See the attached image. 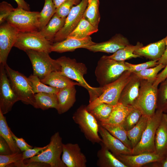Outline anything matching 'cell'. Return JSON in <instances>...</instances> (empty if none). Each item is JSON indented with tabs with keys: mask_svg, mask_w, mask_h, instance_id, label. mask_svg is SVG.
Instances as JSON below:
<instances>
[{
	"mask_svg": "<svg viewBox=\"0 0 167 167\" xmlns=\"http://www.w3.org/2000/svg\"><path fill=\"white\" fill-rule=\"evenodd\" d=\"M56 60L61 66L60 71L62 74L76 81L80 86L87 90L89 96V103L92 102L101 95L104 91V87H92L84 79V75L87 72V68L85 64L77 62L75 59L65 56L61 57Z\"/></svg>",
	"mask_w": 167,
	"mask_h": 167,
	"instance_id": "cell-1",
	"label": "cell"
},
{
	"mask_svg": "<svg viewBox=\"0 0 167 167\" xmlns=\"http://www.w3.org/2000/svg\"><path fill=\"white\" fill-rule=\"evenodd\" d=\"M125 61H116L103 55L98 61L95 73L101 87H104L117 79L128 69Z\"/></svg>",
	"mask_w": 167,
	"mask_h": 167,
	"instance_id": "cell-2",
	"label": "cell"
},
{
	"mask_svg": "<svg viewBox=\"0 0 167 167\" xmlns=\"http://www.w3.org/2000/svg\"><path fill=\"white\" fill-rule=\"evenodd\" d=\"M63 144L59 133L57 132L51 137L47 147L39 154L24 160V163L36 161L47 164L50 167H66L61 158Z\"/></svg>",
	"mask_w": 167,
	"mask_h": 167,
	"instance_id": "cell-3",
	"label": "cell"
},
{
	"mask_svg": "<svg viewBox=\"0 0 167 167\" xmlns=\"http://www.w3.org/2000/svg\"><path fill=\"white\" fill-rule=\"evenodd\" d=\"M133 73L129 71H124L116 80L104 87L101 95L86 106L87 109L89 111L98 105L106 103L115 105L118 102L121 93L126 84L131 79Z\"/></svg>",
	"mask_w": 167,
	"mask_h": 167,
	"instance_id": "cell-4",
	"label": "cell"
},
{
	"mask_svg": "<svg viewBox=\"0 0 167 167\" xmlns=\"http://www.w3.org/2000/svg\"><path fill=\"white\" fill-rule=\"evenodd\" d=\"M40 12L24 10L18 7L7 17L6 22L19 32L40 31Z\"/></svg>",
	"mask_w": 167,
	"mask_h": 167,
	"instance_id": "cell-5",
	"label": "cell"
},
{
	"mask_svg": "<svg viewBox=\"0 0 167 167\" xmlns=\"http://www.w3.org/2000/svg\"><path fill=\"white\" fill-rule=\"evenodd\" d=\"M72 118L88 140L93 143L102 142V139L98 135L99 124L87 109L86 106H80L73 114Z\"/></svg>",
	"mask_w": 167,
	"mask_h": 167,
	"instance_id": "cell-6",
	"label": "cell"
},
{
	"mask_svg": "<svg viewBox=\"0 0 167 167\" xmlns=\"http://www.w3.org/2000/svg\"><path fill=\"white\" fill-rule=\"evenodd\" d=\"M5 66L12 88L19 100L24 104L34 106L35 94L28 78L12 69L7 64Z\"/></svg>",
	"mask_w": 167,
	"mask_h": 167,
	"instance_id": "cell-7",
	"label": "cell"
},
{
	"mask_svg": "<svg viewBox=\"0 0 167 167\" xmlns=\"http://www.w3.org/2000/svg\"><path fill=\"white\" fill-rule=\"evenodd\" d=\"M157 89L158 87L153 83L141 80L139 96L134 107L148 118L153 115L156 110Z\"/></svg>",
	"mask_w": 167,
	"mask_h": 167,
	"instance_id": "cell-8",
	"label": "cell"
},
{
	"mask_svg": "<svg viewBox=\"0 0 167 167\" xmlns=\"http://www.w3.org/2000/svg\"><path fill=\"white\" fill-rule=\"evenodd\" d=\"M32 63L33 75L41 80L51 72L61 71V67L56 60L52 58L49 53L33 50L25 51Z\"/></svg>",
	"mask_w": 167,
	"mask_h": 167,
	"instance_id": "cell-9",
	"label": "cell"
},
{
	"mask_svg": "<svg viewBox=\"0 0 167 167\" xmlns=\"http://www.w3.org/2000/svg\"><path fill=\"white\" fill-rule=\"evenodd\" d=\"M163 113L156 110L154 114L148 118L147 126L139 142L132 149V155L144 152H155V137L156 131Z\"/></svg>",
	"mask_w": 167,
	"mask_h": 167,
	"instance_id": "cell-10",
	"label": "cell"
},
{
	"mask_svg": "<svg viewBox=\"0 0 167 167\" xmlns=\"http://www.w3.org/2000/svg\"><path fill=\"white\" fill-rule=\"evenodd\" d=\"M52 44L39 31L19 32L14 46L25 52L33 50L50 53Z\"/></svg>",
	"mask_w": 167,
	"mask_h": 167,
	"instance_id": "cell-11",
	"label": "cell"
},
{
	"mask_svg": "<svg viewBox=\"0 0 167 167\" xmlns=\"http://www.w3.org/2000/svg\"><path fill=\"white\" fill-rule=\"evenodd\" d=\"M5 66L0 64V111L3 114L10 112L14 104L20 101L12 88Z\"/></svg>",
	"mask_w": 167,
	"mask_h": 167,
	"instance_id": "cell-12",
	"label": "cell"
},
{
	"mask_svg": "<svg viewBox=\"0 0 167 167\" xmlns=\"http://www.w3.org/2000/svg\"><path fill=\"white\" fill-rule=\"evenodd\" d=\"M88 0H82L79 4L72 7L66 18L63 26L56 34L53 42H60L64 40L75 29L83 16Z\"/></svg>",
	"mask_w": 167,
	"mask_h": 167,
	"instance_id": "cell-13",
	"label": "cell"
},
{
	"mask_svg": "<svg viewBox=\"0 0 167 167\" xmlns=\"http://www.w3.org/2000/svg\"><path fill=\"white\" fill-rule=\"evenodd\" d=\"M19 32L7 22L0 26V64L5 65L8 55Z\"/></svg>",
	"mask_w": 167,
	"mask_h": 167,
	"instance_id": "cell-14",
	"label": "cell"
},
{
	"mask_svg": "<svg viewBox=\"0 0 167 167\" xmlns=\"http://www.w3.org/2000/svg\"><path fill=\"white\" fill-rule=\"evenodd\" d=\"M62 160L66 167H86L87 160L77 143L63 144Z\"/></svg>",
	"mask_w": 167,
	"mask_h": 167,
	"instance_id": "cell-15",
	"label": "cell"
},
{
	"mask_svg": "<svg viewBox=\"0 0 167 167\" xmlns=\"http://www.w3.org/2000/svg\"><path fill=\"white\" fill-rule=\"evenodd\" d=\"M142 79L133 73L131 79L122 91L118 102L128 107L134 106L139 96Z\"/></svg>",
	"mask_w": 167,
	"mask_h": 167,
	"instance_id": "cell-16",
	"label": "cell"
},
{
	"mask_svg": "<svg viewBox=\"0 0 167 167\" xmlns=\"http://www.w3.org/2000/svg\"><path fill=\"white\" fill-rule=\"evenodd\" d=\"M96 43L92 41L90 36L83 39L67 38L61 41L52 43L50 48V52L62 53L73 51L77 49L80 48L87 49Z\"/></svg>",
	"mask_w": 167,
	"mask_h": 167,
	"instance_id": "cell-17",
	"label": "cell"
},
{
	"mask_svg": "<svg viewBox=\"0 0 167 167\" xmlns=\"http://www.w3.org/2000/svg\"><path fill=\"white\" fill-rule=\"evenodd\" d=\"M99 133L102 139V142L115 156L120 154L132 155V149L126 147L100 124Z\"/></svg>",
	"mask_w": 167,
	"mask_h": 167,
	"instance_id": "cell-18",
	"label": "cell"
},
{
	"mask_svg": "<svg viewBox=\"0 0 167 167\" xmlns=\"http://www.w3.org/2000/svg\"><path fill=\"white\" fill-rule=\"evenodd\" d=\"M115 156L127 167H141L159 161L162 157L155 152H144L135 155L120 154Z\"/></svg>",
	"mask_w": 167,
	"mask_h": 167,
	"instance_id": "cell-19",
	"label": "cell"
},
{
	"mask_svg": "<svg viewBox=\"0 0 167 167\" xmlns=\"http://www.w3.org/2000/svg\"><path fill=\"white\" fill-rule=\"evenodd\" d=\"M128 40L120 34H117L109 40L101 43H96L87 49L93 52L114 53L118 50L130 45Z\"/></svg>",
	"mask_w": 167,
	"mask_h": 167,
	"instance_id": "cell-20",
	"label": "cell"
},
{
	"mask_svg": "<svg viewBox=\"0 0 167 167\" xmlns=\"http://www.w3.org/2000/svg\"><path fill=\"white\" fill-rule=\"evenodd\" d=\"M167 36L158 41L143 46L135 50L134 54L151 60H159L164 54L166 48Z\"/></svg>",
	"mask_w": 167,
	"mask_h": 167,
	"instance_id": "cell-21",
	"label": "cell"
},
{
	"mask_svg": "<svg viewBox=\"0 0 167 167\" xmlns=\"http://www.w3.org/2000/svg\"><path fill=\"white\" fill-rule=\"evenodd\" d=\"M76 91L75 85L68 86L60 89L56 94L58 105L57 111L59 114L68 111L76 101Z\"/></svg>",
	"mask_w": 167,
	"mask_h": 167,
	"instance_id": "cell-22",
	"label": "cell"
},
{
	"mask_svg": "<svg viewBox=\"0 0 167 167\" xmlns=\"http://www.w3.org/2000/svg\"><path fill=\"white\" fill-rule=\"evenodd\" d=\"M155 152L161 156L167 152V114L163 113L155 137Z\"/></svg>",
	"mask_w": 167,
	"mask_h": 167,
	"instance_id": "cell-23",
	"label": "cell"
},
{
	"mask_svg": "<svg viewBox=\"0 0 167 167\" xmlns=\"http://www.w3.org/2000/svg\"><path fill=\"white\" fill-rule=\"evenodd\" d=\"M101 148L97 153L96 165L99 167H127L101 142Z\"/></svg>",
	"mask_w": 167,
	"mask_h": 167,
	"instance_id": "cell-24",
	"label": "cell"
},
{
	"mask_svg": "<svg viewBox=\"0 0 167 167\" xmlns=\"http://www.w3.org/2000/svg\"><path fill=\"white\" fill-rule=\"evenodd\" d=\"M42 83L59 89L72 85L80 86L77 82L62 74L60 71H56L49 73L44 79L41 80Z\"/></svg>",
	"mask_w": 167,
	"mask_h": 167,
	"instance_id": "cell-25",
	"label": "cell"
},
{
	"mask_svg": "<svg viewBox=\"0 0 167 167\" xmlns=\"http://www.w3.org/2000/svg\"><path fill=\"white\" fill-rule=\"evenodd\" d=\"M66 18H62L55 13L47 25L39 31L47 40L52 42L56 34L63 26Z\"/></svg>",
	"mask_w": 167,
	"mask_h": 167,
	"instance_id": "cell-26",
	"label": "cell"
},
{
	"mask_svg": "<svg viewBox=\"0 0 167 167\" xmlns=\"http://www.w3.org/2000/svg\"><path fill=\"white\" fill-rule=\"evenodd\" d=\"M34 107L43 110L49 108L57 110L58 103L56 94L46 92H39L35 94Z\"/></svg>",
	"mask_w": 167,
	"mask_h": 167,
	"instance_id": "cell-27",
	"label": "cell"
},
{
	"mask_svg": "<svg viewBox=\"0 0 167 167\" xmlns=\"http://www.w3.org/2000/svg\"><path fill=\"white\" fill-rule=\"evenodd\" d=\"M98 31V28L83 16L76 27L66 38L83 39L90 36Z\"/></svg>",
	"mask_w": 167,
	"mask_h": 167,
	"instance_id": "cell-28",
	"label": "cell"
},
{
	"mask_svg": "<svg viewBox=\"0 0 167 167\" xmlns=\"http://www.w3.org/2000/svg\"><path fill=\"white\" fill-rule=\"evenodd\" d=\"M131 107L125 106L118 102L113 105L112 112L109 118L106 121L100 124H123L125 118Z\"/></svg>",
	"mask_w": 167,
	"mask_h": 167,
	"instance_id": "cell-29",
	"label": "cell"
},
{
	"mask_svg": "<svg viewBox=\"0 0 167 167\" xmlns=\"http://www.w3.org/2000/svg\"><path fill=\"white\" fill-rule=\"evenodd\" d=\"M148 118L142 115L138 123L132 128L127 131V136L132 149L140 141L147 126Z\"/></svg>",
	"mask_w": 167,
	"mask_h": 167,
	"instance_id": "cell-30",
	"label": "cell"
},
{
	"mask_svg": "<svg viewBox=\"0 0 167 167\" xmlns=\"http://www.w3.org/2000/svg\"><path fill=\"white\" fill-rule=\"evenodd\" d=\"M143 46V44L138 42L135 45H128L117 51L110 56H107L110 59L119 61H124L133 58L140 57L134 54V51Z\"/></svg>",
	"mask_w": 167,
	"mask_h": 167,
	"instance_id": "cell-31",
	"label": "cell"
},
{
	"mask_svg": "<svg viewBox=\"0 0 167 167\" xmlns=\"http://www.w3.org/2000/svg\"><path fill=\"white\" fill-rule=\"evenodd\" d=\"M11 131L8 126L5 117L0 111V136L6 142L13 153L20 152L21 151L12 137Z\"/></svg>",
	"mask_w": 167,
	"mask_h": 167,
	"instance_id": "cell-32",
	"label": "cell"
},
{
	"mask_svg": "<svg viewBox=\"0 0 167 167\" xmlns=\"http://www.w3.org/2000/svg\"><path fill=\"white\" fill-rule=\"evenodd\" d=\"M99 0H88L83 16L94 26L98 28L100 20L99 7Z\"/></svg>",
	"mask_w": 167,
	"mask_h": 167,
	"instance_id": "cell-33",
	"label": "cell"
},
{
	"mask_svg": "<svg viewBox=\"0 0 167 167\" xmlns=\"http://www.w3.org/2000/svg\"><path fill=\"white\" fill-rule=\"evenodd\" d=\"M100 124L113 136L122 142L126 147L132 149L131 143L127 136V131L124 129L122 125Z\"/></svg>",
	"mask_w": 167,
	"mask_h": 167,
	"instance_id": "cell-34",
	"label": "cell"
},
{
	"mask_svg": "<svg viewBox=\"0 0 167 167\" xmlns=\"http://www.w3.org/2000/svg\"><path fill=\"white\" fill-rule=\"evenodd\" d=\"M56 8L52 0H45L43 7L40 12L39 19L40 24V31L48 23L56 13Z\"/></svg>",
	"mask_w": 167,
	"mask_h": 167,
	"instance_id": "cell-35",
	"label": "cell"
},
{
	"mask_svg": "<svg viewBox=\"0 0 167 167\" xmlns=\"http://www.w3.org/2000/svg\"><path fill=\"white\" fill-rule=\"evenodd\" d=\"M28 78L31 83L33 92L35 94L39 92L57 94L60 90L46 85L41 82L40 79L36 76L31 75Z\"/></svg>",
	"mask_w": 167,
	"mask_h": 167,
	"instance_id": "cell-36",
	"label": "cell"
},
{
	"mask_svg": "<svg viewBox=\"0 0 167 167\" xmlns=\"http://www.w3.org/2000/svg\"><path fill=\"white\" fill-rule=\"evenodd\" d=\"M113 105L103 103L88 111L100 122L107 120L112 112Z\"/></svg>",
	"mask_w": 167,
	"mask_h": 167,
	"instance_id": "cell-37",
	"label": "cell"
},
{
	"mask_svg": "<svg viewBox=\"0 0 167 167\" xmlns=\"http://www.w3.org/2000/svg\"><path fill=\"white\" fill-rule=\"evenodd\" d=\"M156 110L167 113V78L161 83L158 88Z\"/></svg>",
	"mask_w": 167,
	"mask_h": 167,
	"instance_id": "cell-38",
	"label": "cell"
},
{
	"mask_svg": "<svg viewBox=\"0 0 167 167\" xmlns=\"http://www.w3.org/2000/svg\"><path fill=\"white\" fill-rule=\"evenodd\" d=\"M165 66L163 64H160L154 67L133 73L142 79L146 80L153 83L156 79L158 72Z\"/></svg>",
	"mask_w": 167,
	"mask_h": 167,
	"instance_id": "cell-39",
	"label": "cell"
},
{
	"mask_svg": "<svg viewBox=\"0 0 167 167\" xmlns=\"http://www.w3.org/2000/svg\"><path fill=\"white\" fill-rule=\"evenodd\" d=\"M142 114L137 108L131 107L122 124L127 131L132 128L139 122Z\"/></svg>",
	"mask_w": 167,
	"mask_h": 167,
	"instance_id": "cell-40",
	"label": "cell"
},
{
	"mask_svg": "<svg viewBox=\"0 0 167 167\" xmlns=\"http://www.w3.org/2000/svg\"><path fill=\"white\" fill-rule=\"evenodd\" d=\"M21 160H23V154L21 152L6 155H0V167H7Z\"/></svg>",
	"mask_w": 167,
	"mask_h": 167,
	"instance_id": "cell-41",
	"label": "cell"
},
{
	"mask_svg": "<svg viewBox=\"0 0 167 167\" xmlns=\"http://www.w3.org/2000/svg\"><path fill=\"white\" fill-rule=\"evenodd\" d=\"M158 61L151 60L145 62L137 64H133L126 62H125V63L128 69V71L134 73L156 66L158 64Z\"/></svg>",
	"mask_w": 167,
	"mask_h": 167,
	"instance_id": "cell-42",
	"label": "cell"
},
{
	"mask_svg": "<svg viewBox=\"0 0 167 167\" xmlns=\"http://www.w3.org/2000/svg\"><path fill=\"white\" fill-rule=\"evenodd\" d=\"M74 5H75L74 0H66L56 8L55 13L60 17L66 18Z\"/></svg>",
	"mask_w": 167,
	"mask_h": 167,
	"instance_id": "cell-43",
	"label": "cell"
},
{
	"mask_svg": "<svg viewBox=\"0 0 167 167\" xmlns=\"http://www.w3.org/2000/svg\"><path fill=\"white\" fill-rule=\"evenodd\" d=\"M15 8L10 3L3 1L0 3V24L6 21L7 17L14 11Z\"/></svg>",
	"mask_w": 167,
	"mask_h": 167,
	"instance_id": "cell-44",
	"label": "cell"
},
{
	"mask_svg": "<svg viewBox=\"0 0 167 167\" xmlns=\"http://www.w3.org/2000/svg\"><path fill=\"white\" fill-rule=\"evenodd\" d=\"M9 165L8 167H49L50 166L47 164L36 161H32L24 163L23 160H20L16 163Z\"/></svg>",
	"mask_w": 167,
	"mask_h": 167,
	"instance_id": "cell-45",
	"label": "cell"
},
{
	"mask_svg": "<svg viewBox=\"0 0 167 167\" xmlns=\"http://www.w3.org/2000/svg\"><path fill=\"white\" fill-rule=\"evenodd\" d=\"M48 144L42 147H35L22 152L23 160L29 159L41 152L48 147Z\"/></svg>",
	"mask_w": 167,
	"mask_h": 167,
	"instance_id": "cell-46",
	"label": "cell"
},
{
	"mask_svg": "<svg viewBox=\"0 0 167 167\" xmlns=\"http://www.w3.org/2000/svg\"><path fill=\"white\" fill-rule=\"evenodd\" d=\"M11 133L18 147L21 152H23L26 150L33 148L32 146L28 144L23 138L17 137L12 131Z\"/></svg>",
	"mask_w": 167,
	"mask_h": 167,
	"instance_id": "cell-47",
	"label": "cell"
},
{
	"mask_svg": "<svg viewBox=\"0 0 167 167\" xmlns=\"http://www.w3.org/2000/svg\"><path fill=\"white\" fill-rule=\"evenodd\" d=\"M13 153L5 140L0 136V155H6Z\"/></svg>",
	"mask_w": 167,
	"mask_h": 167,
	"instance_id": "cell-48",
	"label": "cell"
},
{
	"mask_svg": "<svg viewBox=\"0 0 167 167\" xmlns=\"http://www.w3.org/2000/svg\"><path fill=\"white\" fill-rule=\"evenodd\" d=\"M163 70L159 74H158L156 79L153 83V85L158 86L159 84L167 78V63Z\"/></svg>",
	"mask_w": 167,
	"mask_h": 167,
	"instance_id": "cell-49",
	"label": "cell"
},
{
	"mask_svg": "<svg viewBox=\"0 0 167 167\" xmlns=\"http://www.w3.org/2000/svg\"><path fill=\"white\" fill-rule=\"evenodd\" d=\"M151 163L152 167H167V152L159 161Z\"/></svg>",
	"mask_w": 167,
	"mask_h": 167,
	"instance_id": "cell-50",
	"label": "cell"
},
{
	"mask_svg": "<svg viewBox=\"0 0 167 167\" xmlns=\"http://www.w3.org/2000/svg\"><path fill=\"white\" fill-rule=\"evenodd\" d=\"M18 5V7L24 10L30 11V7L28 4L24 0H15Z\"/></svg>",
	"mask_w": 167,
	"mask_h": 167,
	"instance_id": "cell-51",
	"label": "cell"
},
{
	"mask_svg": "<svg viewBox=\"0 0 167 167\" xmlns=\"http://www.w3.org/2000/svg\"><path fill=\"white\" fill-rule=\"evenodd\" d=\"M158 64H161L165 66L167 63V40L165 51L163 56L158 61Z\"/></svg>",
	"mask_w": 167,
	"mask_h": 167,
	"instance_id": "cell-52",
	"label": "cell"
},
{
	"mask_svg": "<svg viewBox=\"0 0 167 167\" xmlns=\"http://www.w3.org/2000/svg\"><path fill=\"white\" fill-rule=\"evenodd\" d=\"M66 0H52L56 8L58 7L62 4Z\"/></svg>",
	"mask_w": 167,
	"mask_h": 167,
	"instance_id": "cell-53",
	"label": "cell"
},
{
	"mask_svg": "<svg viewBox=\"0 0 167 167\" xmlns=\"http://www.w3.org/2000/svg\"><path fill=\"white\" fill-rule=\"evenodd\" d=\"M75 2V5H77L79 4L80 2V0H74Z\"/></svg>",
	"mask_w": 167,
	"mask_h": 167,
	"instance_id": "cell-54",
	"label": "cell"
}]
</instances>
